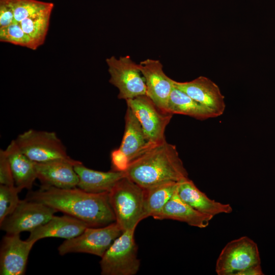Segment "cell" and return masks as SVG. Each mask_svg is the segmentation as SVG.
I'll list each match as a JSON object with an SVG mask.
<instances>
[{
    "instance_id": "20",
    "label": "cell",
    "mask_w": 275,
    "mask_h": 275,
    "mask_svg": "<svg viewBox=\"0 0 275 275\" xmlns=\"http://www.w3.org/2000/svg\"><path fill=\"white\" fill-rule=\"evenodd\" d=\"M15 186L21 191L31 189L37 179L35 162L20 150L15 140L11 141L6 149Z\"/></svg>"
},
{
    "instance_id": "28",
    "label": "cell",
    "mask_w": 275,
    "mask_h": 275,
    "mask_svg": "<svg viewBox=\"0 0 275 275\" xmlns=\"http://www.w3.org/2000/svg\"><path fill=\"white\" fill-rule=\"evenodd\" d=\"M112 170L125 172L130 163L125 155L119 149L113 150L111 153Z\"/></svg>"
},
{
    "instance_id": "13",
    "label": "cell",
    "mask_w": 275,
    "mask_h": 275,
    "mask_svg": "<svg viewBox=\"0 0 275 275\" xmlns=\"http://www.w3.org/2000/svg\"><path fill=\"white\" fill-rule=\"evenodd\" d=\"M175 86L190 97L209 108L216 117L223 114L225 97L218 86L209 78L200 76L189 81L175 80Z\"/></svg>"
},
{
    "instance_id": "6",
    "label": "cell",
    "mask_w": 275,
    "mask_h": 275,
    "mask_svg": "<svg viewBox=\"0 0 275 275\" xmlns=\"http://www.w3.org/2000/svg\"><path fill=\"white\" fill-rule=\"evenodd\" d=\"M122 232L116 222L102 227H87L78 236L63 241L58 248L59 254L87 253L101 258Z\"/></svg>"
},
{
    "instance_id": "2",
    "label": "cell",
    "mask_w": 275,
    "mask_h": 275,
    "mask_svg": "<svg viewBox=\"0 0 275 275\" xmlns=\"http://www.w3.org/2000/svg\"><path fill=\"white\" fill-rule=\"evenodd\" d=\"M125 173L143 189L189 178L176 146L166 140L153 145L130 161Z\"/></svg>"
},
{
    "instance_id": "30",
    "label": "cell",
    "mask_w": 275,
    "mask_h": 275,
    "mask_svg": "<svg viewBox=\"0 0 275 275\" xmlns=\"http://www.w3.org/2000/svg\"><path fill=\"white\" fill-rule=\"evenodd\" d=\"M261 264L252 265L238 272L236 275H263Z\"/></svg>"
},
{
    "instance_id": "26",
    "label": "cell",
    "mask_w": 275,
    "mask_h": 275,
    "mask_svg": "<svg viewBox=\"0 0 275 275\" xmlns=\"http://www.w3.org/2000/svg\"><path fill=\"white\" fill-rule=\"evenodd\" d=\"M20 191L15 186L0 184V223L17 207L20 200Z\"/></svg>"
},
{
    "instance_id": "21",
    "label": "cell",
    "mask_w": 275,
    "mask_h": 275,
    "mask_svg": "<svg viewBox=\"0 0 275 275\" xmlns=\"http://www.w3.org/2000/svg\"><path fill=\"white\" fill-rule=\"evenodd\" d=\"M166 112L172 115L188 116L200 120L216 117L209 108L190 97L175 85L168 100Z\"/></svg>"
},
{
    "instance_id": "18",
    "label": "cell",
    "mask_w": 275,
    "mask_h": 275,
    "mask_svg": "<svg viewBox=\"0 0 275 275\" xmlns=\"http://www.w3.org/2000/svg\"><path fill=\"white\" fill-rule=\"evenodd\" d=\"M155 144L149 141L138 119L127 107L124 132L119 149L130 162Z\"/></svg>"
},
{
    "instance_id": "29",
    "label": "cell",
    "mask_w": 275,
    "mask_h": 275,
    "mask_svg": "<svg viewBox=\"0 0 275 275\" xmlns=\"http://www.w3.org/2000/svg\"><path fill=\"white\" fill-rule=\"evenodd\" d=\"M15 22L14 13L8 0H0V28Z\"/></svg>"
},
{
    "instance_id": "5",
    "label": "cell",
    "mask_w": 275,
    "mask_h": 275,
    "mask_svg": "<svg viewBox=\"0 0 275 275\" xmlns=\"http://www.w3.org/2000/svg\"><path fill=\"white\" fill-rule=\"evenodd\" d=\"M135 230H127L117 238L101 257L102 275H134L141 265L138 258Z\"/></svg>"
},
{
    "instance_id": "25",
    "label": "cell",
    "mask_w": 275,
    "mask_h": 275,
    "mask_svg": "<svg viewBox=\"0 0 275 275\" xmlns=\"http://www.w3.org/2000/svg\"><path fill=\"white\" fill-rule=\"evenodd\" d=\"M0 41L35 50L30 38L17 22L0 28Z\"/></svg>"
},
{
    "instance_id": "8",
    "label": "cell",
    "mask_w": 275,
    "mask_h": 275,
    "mask_svg": "<svg viewBox=\"0 0 275 275\" xmlns=\"http://www.w3.org/2000/svg\"><path fill=\"white\" fill-rule=\"evenodd\" d=\"M261 264L257 243L248 236L229 242L222 249L215 264L218 275H236L252 265Z\"/></svg>"
},
{
    "instance_id": "9",
    "label": "cell",
    "mask_w": 275,
    "mask_h": 275,
    "mask_svg": "<svg viewBox=\"0 0 275 275\" xmlns=\"http://www.w3.org/2000/svg\"><path fill=\"white\" fill-rule=\"evenodd\" d=\"M57 212L41 202L20 200L15 209L0 223V228L10 234L31 232L47 223Z\"/></svg>"
},
{
    "instance_id": "19",
    "label": "cell",
    "mask_w": 275,
    "mask_h": 275,
    "mask_svg": "<svg viewBox=\"0 0 275 275\" xmlns=\"http://www.w3.org/2000/svg\"><path fill=\"white\" fill-rule=\"evenodd\" d=\"M79 181L77 187L91 193H109L115 184L126 176L125 172H103L91 169L82 162L74 166Z\"/></svg>"
},
{
    "instance_id": "1",
    "label": "cell",
    "mask_w": 275,
    "mask_h": 275,
    "mask_svg": "<svg viewBox=\"0 0 275 275\" xmlns=\"http://www.w3.org/2000/svg\"><path fill=\"white\" fill-rule=\"evenodd\" d=\"M25 199L43 203L90 227H102L116 221L108 193H91L78 187L63 189L41 186L29 192Z\"/></svg>"
},
{
    "instance_id": "14",
    "label": "cell",
    "mask_w": 275,
    "mask_h": 275,
    "mask_svg": "<svg viewBox=\"0 0 275 275\" xmlns=\"http://www.w3.org/2000/svg\"><path fill=\"white\" fill-rule=\"evenodd\" d=\"M35 164L41 186L63 189L77 187L79 179L73 164L63 160Z\"/></svg>"
},
{
    "instance_id": "12",
    "label": "cell",
    "mask_w": 275,
    "mask_h": 275,
    "mask_svg": "<svg viewBox=\"0 0 275 275\" xmlns=\"http://www.w3.org/2000/svg\"><path fill=\"white\" fill-rule=\"evenodd\" d=\"M139 65L146 84L147 96L160 109L167 113V104L175 80L164 73L162 65L158 60L146 59Z\"/></svg>"
},
{
    "instance_id": "10",
    "label": "cell",
    "mask_w": 275,
    "mask_h": 275,
    "mask_svg": "<svg viewBox=\"0 0 275 275\" xmlns=\"http://www.w3.org/2000/svg\"><path fill=\"white\" fill-rule=\"evenodd\" d=\"M126 101L150 142L158 144L166 140L165 130L172 114L160 109L147 95L139 96Z\"/></svg>"
},
{
    "instance_id": "7",
    "label": "cell",
    "mask_w": 275,
    "mask_h": 275,
    "mask_svg": "<svg viewBox=\"0 0 275 275\" xmlns=\"http://www.w3.org/2000/svg\"><path fill=\"white\" fill-rule=\"evenodd\" d=\"M110 75L109 82L118 88V98L125 100L141 95H147L146 86L139 68L130 56L106 59Z\"/></svg>"
},
{
    "instance_id": "23",
    "label": "cell",
    "mask_w": 275,
    "mask_h": 275,
    "mask_svg": "<svg viewBox=\"0 0 275 275\" xmlns=\"http://www.w3.org/2000/svg\"><path fill=\"white\" fill-rule=\"evenodd\" d=\"M52 10L26 18L18 23L30 38L35 50L44 42L49 25Z\"/></svg>"
},
{
    "instance_id": "4",
    "label": "cell",
    "mask_w": 275,
    "mask_h": 275,
    "mask_svg": "<svg viewBox=\"0 0 275 275\" xmlns=\"http://www.w3.org/2000/svg\"><path fill=\"white\" fill-rule=\"evenodd\" d=\"M22 152L35 162L66 161L74 166L81 162L70 157L56 133L30 129L15 140Z\"/></svg>"
},
{
    "instance_id": "24",
    "label": "cell",
    "mask_w": 275,
    "mask_h": 275,
    "mask_svg": "<svg viewBox=\"0 0 275 275\" xmlns=\"http://www.w3.org/2000/svg\"><path fill=\"white\" fill-rule=\"evenodd\" d=\"M11 6L15 22L19 23L30 17L35 16L49 10L53 4L37 0H8Z\"/></svg>"
},
{
    "instance_id": "16",
    "label": "cell",
    "mask_w": 275,
    "mask_h": 275,
    "mask_svg": "<svg viewBox=\"0 0 275 275\" xmlns=\"http://www.w3.org/2000/svg\"><path fill=\"white\" fill-rule=\"evenodd\" d=\"M89 227L86 223L68 214L54 215L47 223L30 232L27 239L35 241L48 237L70 239L81 234Z\"/></svg>"
},
{
    "instance_id": "11",
    "label": "cell",
    "mask_w": 275,
    "mask_h": 275,
    "mask_svg": "<svg viewBox=\"0 0 275 275\" xmlns=\"http://www.w3.org/2000/svg\"><path fill=\"white\" fill-rule=\"evenodd\" d=\"M36 242L22 240L19 234L4 236L0 249V274H24L29 254Z\"/></svg>"
},
{
    "instance_id": "15",
    "label": "cell",
    "mask_w": 275,
    "mask_h": 275,
    "mask_svg": "<svg viewBox=\"0 0 275 275\" xmlns=\"http://www.w3.org/2000/svg\"><path fill=\"white\" fill-rule=\"evenodd\" d=\"M151 217L155 219H173L199 228L208 226L213 216L202 213L183 201L177 190L164 206Z\"/></svg>"
},
{
    "instance_id": "27",
    "label": "cell",
    "mask_w": 275,
    "mask_h": 275,
    "mask_svg": "<svg viewBox=\"0 0 275 275\" xmlns=\"http://www.w3.org/2000/svg\"><path fill=\"white\" fill-rule=\"evenodd\" d=\"M0 184L15 185L10 164L3 149L0 150Z\"/></svg>"
},
{
    "instance_id": "17",
    "label": "cell",
    "mask_w": 275,
    "mask_h": 275,
    "mask_svg": "<svg viewBox=\"0 0 275 275\" xmlns=\"http://www.w3.org/2000/svg\"><path fill=\"white\" fill-rule=\"evenodd\" d=\"M177 193L183 201L195 209L213 217L233 211L229 204H223L210 199L189 178L178 183Z\"/></svg>"
},
{
    "instance_id": "3",
    "label": "cell",
    "mask_w": 275,
    "mask_h": 275,
    "mask_svg": "<svg viewBox=\"0 0 275 275\" xmlns=\"http://www.w3.org/2000/svg\"><path fill=\"white\" fill-rule=\"evenodd\" d=\"M116 222L122 231L135 230L143 220L144 189L126 176L108 193Z\"/></svg>"
},
{
    "instance_id": "22",
    "label": "cell",
    "mask_w": 275,
    "mask_h": 275,
    "mask_svg": "<svg viewBox=\"0 0 275 275\" xmlns=\"http://www.w3.org/2000/svg\"><path fill=\"white\" fill-rule=\"evenodd\" d=\"M178 183L170 181L144 189L143 219L159 211L176 193Z\"/></svg>"
}]
</instances>
